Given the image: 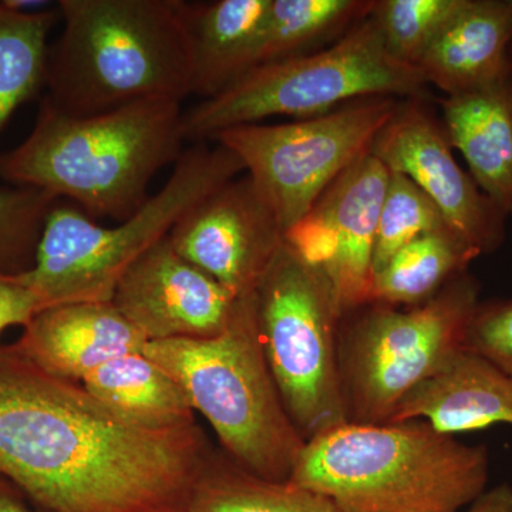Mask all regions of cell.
<instances>
[{"label":"cell","mask_w":512,"mask_h":512,"mask_svg":"<svg viewBox=\"0 0 512 512\" xmlns=\"http://www.w3.org/2000/svg\"><path fill=\"white\" fill-rule=\"evenodd\" d=\"M212 451L198 424L137 429L0 346V474L50 512H187Z\"/></svg>","instance_id":"cell-1"},{"label":"cell","mask_w":512,"mask_h":512,"mask_svg":"<svg viewBox=\"0 0 512 512\" xmlns=\"http://www.w3.org/2000/svg\"><path fill=\"white\" fill-rule=\"evenodd\" d=\"M183 101L146 100L89 117L40 103L35 127L0 154V178L124 222L148 201L158 171L183 154Z\"/></svg>","instance_id":"cell-2"},{"label":"cell","mask_w":512,"mask_h":512,"mask_svg":"<svg viewBox=\"0 0 512 512\" xmlns=\"http://www.w3.org/2000/svg\"><path fill=\"white\" fill-rule=\"evenodd\" d=\"M488 480L487 447L424 420L342 424L306 441L289 478L339 512H463Z\"/></svg>","instance_id":"cell-3"},{"label":"cell","mask_w":512,"mask_h":512,"mask_svg":"<svg viewBox=\"0 0 512 512\" xmlns=\"http://www.w3.org/2000/svg\"><path fill=\"white\" fill-rule=\"evenodd\" d=\"M43 99L89 117L146 100L191 94L181 0H59Z\"/></svg>","instance_id":"cell-4"},{"label":"cell","mask_w":512,"mask_h":512,"mask_svg":"<svg viewBox=\"0 0 512 512\" xmlns=\"http://www.w3.org/2000/svg\"><path fill=\"white\" fill-rule=\"evenodd\" d=\"M187 394L242 470L285 483L306 441L286 412L256 328L254 293L220 335L147 342L143 350Z\"/></svg>","instance_id":"cell-5"},{"label":"cell","mask_w":512,"mask_h":512,"mask_svg":"<svg viewBox=\"0 0 512 512\" xmlns=\"http://www.w3.org/2000/svg\"><path fill=\"white\" fill-rule=\"evenodd\" d=\"M242 171L244 165L227 148L195 144L175 161L164 187L113 228L59 200L47 217L35 265L6 276L36 296L40 311L66 303L111 302L128 268L167 237L185 212Z\"/></svg>","instance_id":"cell-6"},{"label":"cell","mask_w":512,"mask_h":512,"mask_svg":"<svg viewBox=\"0 0 512 512\" xmlns=\"http://www.w3.org/2000/svg\"><path fill=\"white\" fill-rule=\"evenodd\" d=\"M426 87L417 67L387 52L369 15L326 49L255 67L184 111V136L204 143L228 128L278 116L308 119L369 97L423 99Z\"/></svg>","instance_id":"cell-7"},{"label":"cell","mask_w":512,"mask_h":512,"mask_svg":"<svg viewBox=\"0 0 512 512\" xmlns=\"http://www.w3.org/2000/svg\"><path fill=\"white\" fill-rule=\"evenodd\" d=\"M259 340L305 441L348 423L339 372L343 313L326 275L284 241L254 292Z\"/></svg>","instance_id":"cell-8"},{"label":"cell","mask_w":512,"mask_h":512,"mask_svg":"<svg viewBox=\"0 0 512 512\" xmlns=\"http://www.w3.org/2000/svg\"><path fill=\"white\" fill-rule=\"evenodd\" d=\"M480 303L470 272L430 301L397 308L372 302L339 333V372L348 423L386 424L407 394L458 350Z\"/></svg>","instance_id":"cell-9"},{"label":"cell","mask_w":512,"mask_h":512,"mask_svg":"<svg viewBox=\"0 0 512 512\" xmlns=\"http://www.w3.org/2000/svg\"><path fill=\"white\" fill-rule=\"evenodd\" d=\"M400 101H350L308 119L228 128L212 141L239 158L286 235L350 165L369 153Z\"/></svg>","instance_id":"cell-10"},{"label":"cell","mask_w":512,"mask_h":512,"mask_svg":"<svg viewBox=\"0 0 512 512\" xmlns=\"http://www.w3.org/2000/svg\"><path fill=\"white\" fill-rule=\"evenodd\" d=\"M389 177V168L369 151L285 235L326 275L345 315L372 303L377 222Z\"/></svg>","instance_id":"cell-11"},{"label":"cell","mask_w":512,"mask_h":512,"mask_svg":"<svg viewBox=\"0 0 512 512\" xmlns=\"http://www.w3.org/2000/svg\"><path fill=\"white\" fill-rule=\"evenodd\" d=\"M370 153L389 171L410 178L439 208L448 228L480 255L491 254L504 244L507 215L458 165L443 123L423 99L400 101Z\"/></svg>","instance_id":"cell-12"},{"label":"cell","mask_w":512,"mask_h":512,"mask_svg":"<svg viewBox=\"0 0 512 512\" xmlns=\"http://www.w3.org/2000/svg\"><path fill=\"white\" fill-rule=\"evenodd\" d=\"M175 251L232 295L255 292L285 232L251 178H234L185 212L168 234Z\"/></svg>","instance_id":"cell-13"},{"label":"cell","mask_w":512,"mask_h":512,"mask_svg":"<svg viewBox=\"0 0 512 512\" xmlns=\"http://www.w3.org/2000/svg\"><path fill=\"white\" fill-rule=\"evenodd\" d=\"M239 298L178 254L167 237L128 268L111 303L148 342L220 335Z\"/></svg>","instance_id":"cell-14"},{"label":"cell","mask_w":512,"mask_h":512,"mask_svg":"<svg viewBox=\"0 0 512 512\" xmlns=\"http://www.w3.org/2000/svg\"><path fill=\"white\" fill-rule=\"evenodd\" d=\"M147 342L113 303L79 302L37 312L10 346L49 375L82 383L110 360L143 352Z\"/></svg>","instance_id":"cell-15"},{"label":"cell","mask_w":512,"mask_h":512,"mask_svg":"<svg viewBox=\"0 0 512 512\" xmlns=\"http://www.w3.org/2000/svg\"><path fill=\"white\" fill-rule=\"evenodd\" d=\"M406 420L427 421L450 436L512 426V377L485 357L458 350L404 397L389 423Z\"/></svg>","instance_id":"cell-16"},{"label":"cell","mask_w":512,"mask_h":512,"mask_svg":"<svg viewBox=\"0 0 512 512\" xmlns=\"http://www.w3.org/2000/svg\"><path fill=\"white\" fill-rule=\"evenodd\" d=\"M512 0H467L417 69L446 97L481 89L510 72Z\"/></svg>","instance_id":"cell-17"},{"label":"cell","mask_w":512,"mask_h":512,"mask_svg":"<svg viewBox=\"0 0 512 512\" xmlns=\"http://www.w3.org/2000/svg\"><path fill=\"white\" fill-rule=\"evenodd\" d=\"M271 0H181L191 94L212 99L256 66Z\"/></svg>","instance_id":"cell-18"},{"label":"cell","mask_w":512,"mask_h":512,"mask_svg":"<svg viewBox=\"0 0 512 512\" xmlns=\"http://www.w3.org/2000/svg\"><path fill=\"white\" fill-rule=\"evenodd\" d=\"M444 130L471 178L495 207L512 214V66L495 82L441 100Z\"/></svg>","instance_id":"cell-19"},{"label":"cell","mask_w":512,"mask_h":512,"mask_svg":"<svg viewBox=\"0 0 512 512\" xmlns=\"http://www.w3.org/2000/svg\"><path fill=\"white\" fill-rule=\"evenodd\" d=\"M82 386L117 419L137 429L167 431L197 424L180 384L143 352L110 360Z\"/></svg>","instance_id":"cell-20"},{"label":"cell","mask_w":512,"mask_h":512,"mask_svg":"<svg viewBox=\"0 0 512 512\" xmlns=\"http://www.w3.org/2000/svg\"><path fill=\"white\" fill-rule=\"evenodd\" d=\"M480 256L451 229L414 239L373 275L372 302L397 308L421 305Z\"/></svg>","instance_id":"cell-21"},{"label":"cell","mask_w":512,"mask_h":512,"mask_svg":"<svg viewBox=\"0 0 512 512\" xmlns=\"http://www.w3.org/2000/svg\"><path fill=\"white\" fill-rule=\"evenodd\" d=\"M187 512H339L328 498L301 485L264 480L212 451L192 488Z\"/></svg>","instance_id":"cell-22"},{"label":"cell","mask_w":512,"mask_h":512,"mask_svg":"<svg viewBox=\"0 0 512 512\" xmlns=\"http://www.w3.org/2000/svg\"><path fill=\"white\" fill-rule=\"evenodd\" d=\"M57 22V2L20 12L0 0V133L20 106L45 90L49 36Z\"/></svg>","instance_id":"cell-23"},{"label":"cell","mask_w":512,"mask_h":512,"mask_svg":"<svg viewBox=\"0 0 512 512\" xmlns=\"http://www.w3.org/2000/svg\"><path fill=\"white\" fill-rule=\"evenodd\" d=\"M372 8L373 0H271L255 67L315 52L325 40L346 35Z\"/></svg>","instance_id":"cell-24"},{"label":"cell","mask_w":512,"mask_h":512,"mask_svg":"<svg viewBox=\"0 0 512 512\" xmlns=\"http://www.w3.org/2000/svg\"><path fill=\"white\" fill-rule=\"evenodd\" d=\"M467 0H373L375 20L387 52L417 67L431 43L446 29Z\"/></svg>","instance_id":"cell-25"},{"label":"cell","mask_w":512,"mask_h":512,"mask_svg":"<svg viewBox=\"0 0 512 512\" xmlns=\"http://www.w3.org/2000/svg\"><path fill=\"white\" fill-rule=\"evenodd\" d=\"M448 228L439 208L410 178L390 171L377 222L373 275L414 239Z\"/></svg>","instance_id":"cell-26"},{"label":"cell","mask_w":512,"mask_h":512,"mask_svg":"<svg viewBox=\"0 0 512 512\" xmlns=\"http://www.w3.org/2000/svg\"><path fill=\"white\" fill-rule=\"evenodd\" d=\"M59 198L30 187H0V275H19L35 265L47 217Z\"/></svg>","instance_id":"cell-27"},{"label":"cell","mask_w":512,"mask_h":512,"mask_svg":"<svg viewBox=\"0 0 512 512\" xmlns=\"http://www.w3.org/2000/svg\"><path fill=\"white\" fill-rule=\"evenodd\" d=\"M464 346L512 377V299L480 301Z\"/></svg>","instance_id":"cell-28"},{"label":"cell","mask_w":512,"mask_h":512,"mask_svg":"<svg viewBox=\"0 0 512 512\" xmlns=\"http://www.w3.org/2000/svg\"><path fill=\"white\" fill-rule=\"evenodd\" d=\"M40 312L39 301L25 286L0 275V335L12 326L26 325Z\"/></svg>","instance_id":"cell-29"},{"label":"cell","mask_w":512,"mask_h":512,"mask_svg":"<svg viewBox=\"0 0 512 512\" xmlns=\"http://www.w3.org/2000/svg\"><path fill=\"white\" fill-rule=\"evenodd\" d=\"M0 512H50L0 474Z\"/></svg>","instance_id":"cell-30"},{"label":"cell","mask_w":512,"mask_h":512,"mask_svg":"<svg viewBox=\"0 0 512 512\" xmlns=\"http://www.w3.org/2000/svg\"><path fill=\"white\" fill-rule=\"evenodd\" d=\"M466 512H512V485H495L474 501Z\"/></svg>","instance_id":"cell-31"},{"label":"cell","mask_w":512,"mask_h":512,"mask_svg":"<svg viewBox=\"0 0 512 512\" xmlns=\"http://www.w3.org/2000/svg\"><path fill=\"white\" fill-rule=\"evenodd\" d=\"M510 60H511V66H512V47H511V52H510Z\"/></svg>","instance_id":"cell-32"}]
</instances>
